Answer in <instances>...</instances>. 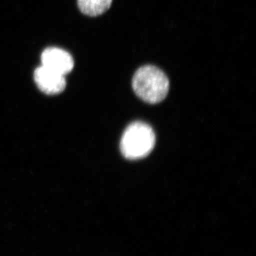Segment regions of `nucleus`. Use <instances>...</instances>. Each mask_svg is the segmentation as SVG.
Returning <instances> with one entry per match:
<instances>
[{"label":"nucleus","instance_id":"f257e3e1","mask_svg":"<svg viewBox=\"0 0 256 256\" xmlns=\"http://www.w3.org/2000/svg\"><path fill=\"white\" fill-rule=\"evenodd\" d=\"M132 84L136 95L148 104H159L169 92V79L161 69L154 66L140 67L133 76Z\"/></svg>","mask_w":256,"mask_h":256},{"label":"nucleus","instance_id":"f03ea898","mask_svg":"<svg viewBox=\"0 0 256 256\" xmlns=\"http://www.w3.org/2000/svg\"><path fill=\"white\" fill-rule=\"evenodd\" d=\"M156 141L152 128L141 121H136L129 124L124 131L120 148L126 159H142L152 151Z\"/></svg>","mask_w":256,"mask_h":256},{"label":"nucleus","instance_id":"7ed1b4c3","mask_svg":"<svg viewBox=\"0 0 256 256\" xmlns=\"http://www.w3.org/2000/svg\"><path fill=\"white\" fill-rule=\"evenodd\" d=\"M34 79L38 89L48 96L58 95L63 92L66 87L65 76L43 66L35 69Z\"/></svg>","mask_w":256,"mask_h":256},{"label":"nucleus","instance_id":"20e7f679","mask_svg":"<svg viewBox=\"0 0 256 256\" xmlns=\"http://www.w3.org/2000/svg\"><path fill=\"white\" fill-rule=\"evenodd\" d=\"M42 66L62 75L72 72L74 67L73 56L66 50L57 47H48L41 56Z\"/></svg>","mask_w":256,"mask_h":256},{"label":"nucleus","instance_id":"39448f33","mask_svg":"<svg viewBox=\"0 0 256 256\" xmlns=\"http://www.w3.org/2000/svg\"><path fill=\"white\" fill-rule=\"evenodd\" d=\"M112 0H77L79 10L89 16L104 14L110 9Z\"/></svg>","mask_w":256,"mask_h":256}]
</instances>
